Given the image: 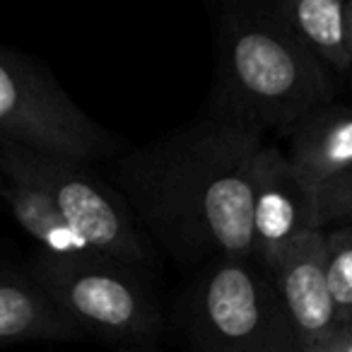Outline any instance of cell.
Segmentation results:
<instances>
[{
    "instance_id": "obj_14",
    "label": "cell",
    "mask_w": 352,
    "mask_h": 352,
    "mask_svg": "<svg viewBox=\"0 0 352 352\" xmlns=\"http://www.w3.org/2000/svg\"><path fill=\"white\" fill-rule=\"evenodd\" d=\"M316 206L321 230L331 222H352V169L316 193Z\"/></svg>"
},
{
    "instance_id": "obj_2",
    "label": "cell",
    "mask_w": 352,
    "mask_h": 352,
    "mask_svg": "<svg viewBox=\"0 0 352 352\" xmlns=\"http://www.w3.org/2000/svg\"><path fill=\"white\" fill-rule=\"evenodd\" d=\"M340 82L270 6H227L217 25L215 75L206 113L287 138L316 109L336 102Z\"/></svg>"
},
{
    "instance_id": "obj_15",
    "label": "cell",
    "mask_w": 352,
    "mask_h": 352,
    "mask_svg": "<svg viewBox=\"0 0 352 352\" xmlns=\"http://www.w3.org/2000/svg\"><path fill=\"white\" fill-rule=\"evenodd\" d=\"M311 352H352V326L338 328V333H333L326 342L314 347Z\"/></svg>"
},
{
    "instance_id": "obj_6",
    "label": "cell",
    "mask_w": 352,
    "mask_h": 352,
    "mask_svg": "<svg viewBox=\"0 0 352 352\" xmlns=\"http://www.w3.org/2000/svg\"><path fill=\"white\" fill-rule=\"evenodd\" d=\"M0 142L92 164L116 138L89 118L49 73L0 46Z\"/></svg>"
},
{
    "instance_id": "obj_9",
    "label": "cell",
    "mask_w": 352,
    "mask_h": 352,
    "mask_svg": "<svg viewBox=\"0 0 352 352\" xmlns=\"http://www.w3.org/2000/svg\"><path fill=\"white\" fill-rule=\"evenodd\" d=\"M287 160L318 193L352 169V104L331 102L289 133Z\"/></svg>"
},
{
    "instance_id": "obj_7",
    "label": "cell",
    "mask_w": 352,
    "mask_h": 352,
    "mask_svg": "<svg viewBox=\"0 0 352 352\" xmlns=\"http://www.w3.org/2000/svg\"><path fill=\"white\" fill-rule=\"evenodd\" d=\"M321 230L316 193L275 145H263L254 166L256 263L273 270L304 236Z\"/></svg>"
},
{
    "instance_id": "obj_10",
    "label": "cell",
    "mask_w": 352,
    "mask_h": 352,
    "mask_svg": "<svg viewBox=\"0 0 352 352\" xmlns=\"http://www.w3.org/2000/svg\"><path fill=\"white\" fill-rule=\"evenodd\" d=\"M80 333L27 270L0 263V350L25 340H73Z\"/></svg>"
},
{
    "instance_id": "obj_1",
    "label": "cell",
    "mask_w": 352,
    "mask_h": 352,
    "mask_svg": "<svg viewBox=\"0 0 352 352\" xmlns=\"http://www.w3.org/2000/svg\"><path fill=\"white\" fill-rule=\"evenodd\" d=\"M265 135L208 116L123 155L113 182L147 239L203 268L256 261L254 166Z\"/></svg>"
},
{
    "instance_id": "obj_8",
    "label": "cell",
    "mask_w": 352,
    "mask_h": 352,
    "mask_svg": "<svg viewBox=\"0 0 352 352\" xmlns=\"http://www.w3.org/2000/svg\"><path fill=\"white\" fill-rule=\"evenodd\" d=\"M270 278L289 316L299 345L311 352L338 333V314L326 280V234L323 230L304 236L273 270Z\"/></svg>"
},
{
    "instance_id": "obj_16",
    "label": "cell",
    "mask_w": 352,
    "mask_h": 352,
    "mask_svg": "<svg viewBox=\"0 0 352 352\" xmlns=\"http://www.w3.org/2000/svg\"><path fill=\"white\" fill-rule=\"evenodd\" d=\"M347 51H350V78H347V85L352 87V0H347Z\"/></svg>"
},
{
    "instance_id": "obj_12",
    "label": "cell",
    "mask_w": 352,
    "mask_h": 352,
    "mask_svg": "<svg viewBox=\"0 0 352 352\" xmlns=\"http://www.w3.org/2000/svg\"><path fill=\"white\" fill-rule=\"evenodd\" d=\"M3 201L8 203L12 217L20 222V227L36 241L39 254L58 256V258H75V256L94 254L60 217L56 206L32 184L22 179L3 176ZM99 256V254H97Z\"/></svg>"
},
{
    "instance_id": "obj_3",
    "label": "cell",
    "mask_w": 352,
    "mask_h": 352,
    "mask_svg": "<svg viewBox=\"0 0 352 352\" xmlns=\"http://www.w3.org/2000/svg\"><path fill=\"white\" fill-rule=\"evenodd\" d=\"M179 323L191 352H304L273 278L256 261L198 268Z\"/></svg>"
},
{
    "instance_id": "obj_5",
    "label": "cell",
    "mask_w": 352,
    "mask_h": 352,
    "mask_svg": "<svg viewBox=\"0 0 352 352\" xmlns=\"http://www.w3.org/2000/svg\"><path fill=\"white\" fill-rule=\"evenodd\" d=\"M0 176L39 188L94 254L135 270L155 263V251L121 193L109 188L87 162L0 142Z\"/></svg>"
},
{
    "instance_id": "obj_13",
    "label": "cell",
    "mask_w": 352,
    "mask_h": 352,
    "mask_svg": "<svg viewBox=\"0 0 352 352\" xmlns=\"http://www.w3.org/2000/svg\"><path fill=\"white\" fill-rule=\"evenodd\" d=\"M326 234V280L338 326H352V227L323 230Z\"/></svg>"
},
{
    "instance_id": "obj_4",
    "label": "cell",
    "mask_w": 352,
    "mask_h": 352,
    "mask_svg": "<svg viewBox=\"0 0 352 352\" xmlns=\"http://www.w3.org/2000/svg\"><path fill=\"white\" fill-rule=\"evenodd\" d=\"M27 273L80 336L128 352L160 340L162 309L135 268L97 254L58 258L36 251Z\"/></svg>"
},
{
    "instance_id": "obj_11",
    "label": "cell",
    "mask_w": 352,
    "mask_h": 352,
    "mask_svg": "<svg viewBox=\"0 0 352 352\" xmlns=\"http://www.w3.org/2000/svg\"><path fill=\"white\" fill-rule=\"evenodd\" d=\"M273 10L294 32V36L326 65L340 87L347 85V0H280L273 3Z\"/></svg>"
}]
</instances>
